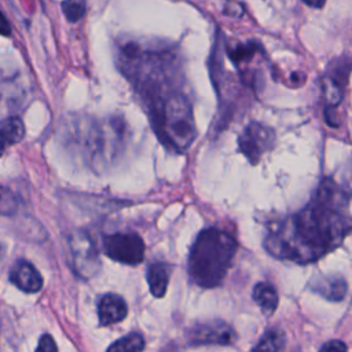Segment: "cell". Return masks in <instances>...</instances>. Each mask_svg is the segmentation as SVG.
<instances>
[{
    "mask_svg": "<svg viewBox=\"0 0 352 352\" xmlns=\"http://www.w3.org/2000/svg\"><path fill=\"white\" fill-rule=\"evenodd\" d=\"M349 232V192L326 177L301 210L270 227L264 248L279 260L308 264L337 249Z\"/></svg>",
    "mask_w": 352,
    "mask_h": 352,
    "instance_id": "obj_1",
    "label": "cell"
},
{
    "mask_svg": "<svg viewBox=\"0 0 352 352\" xmlns=\"http://www.w3.org/2000/svg\"><path fill=\"white\" fill-rule=\"evenodd\" d=\"M117 65L147 106L180 89L177 88L180 67L173 48L128 41L118 48Z\"/></svg>",
    "mask_w": 352,
    "mask_h": 352,
    "instance_id": "obj_2",
    "label": "cell"
},
{
    "mask_svg": "<svg viewBox=\"0 0 352 352\" xmlns=\"http://www.w3.org/2000/svg\"><path fill=\"white\" fill-rule=\"evenodd\" d=\"M238 250L236 239L217 227L204 228L195 238L188 260L190 280L204 289L223 283Z\"/></svg>",
    "mask_w": 352,
    "mask_h": 352,
    "instance_id": "obj_3",
    "label": "cell"
},
{
    "mask_svg": "<svg viewBox=\"0 0 352 352\" xmlns=\"http://www.w3.org/2000/svg\"><path fill=\"white\" fill-rule=\"evenodd\" d=\"M153 128L162 143L176 151L186 153L192 144L197 128L191 102L182 89L173 91L148 106Z\"/></svg>",
    "mask_w": 352,
    "mask_h": 352,
    "instance_id": "obj_4",
    "label": "cell"
},
{
    "mask_svg": "<svg viewBox=\"0 0 352 352\" xmlns=\"http://www.w3.org/2000/svg\"><path fill=\"white\" fill-rule=\"evenodd\" d=\"M72 267L81 279H91L100 271V257L98 248L89 234L84 230L73 231L67 238Z\"/></svg>",
    "mask_w": 352,
    "mask_h": 352,
    "instance_id": "obj_5",
    "label": "cell"
},
{
    "mask_svg": "<svg viewBox=\"0 0 352 352\" xmlns=\"http://www.w3.org/2000/svg\"><path fill=\"white\" fill-rule=\"evenodd\" d=\"M102 249L107 257L126 265H138L144 258V242L136 232H114L104 235Z\"/></svg>",
    "mask_w": 352,
    "mask_h": 352,
    "instance_id": "obj_6",
    "label": "cell"
},
{
    "mask_svg": "<svg viewBox=\"0 0 352 352\" xmlns=\"http://www.w3.org/2000/svg\"><path fill=\"white\" fill-rule=\"evenodd\" d=\"M275 144V131L258 121H252L245 126L238 138L239 151L252 165H256L263 154L270 151Z\"/></svg>",
    "mask_w": 352,
    "mask_h": 352,
    "instance_id": "obj_7",
    "label": "cell"
},
{
    "mask_svg": "<svg viewBox=\"0 0 352 352\" xmlns=\"http://www.w3.org/2000/svg\"><path fill=\"white\" fill-rule=\"evenodd\" d=\"M236 341V331L224 320L213 319L192 324L187 330V342L197 345H232Z\"/></svg>",
    "mask_w": 352,
    "mask_h": 352,
    "instance_id": "obj_8",
    "label": "cell"
},
{
    "mask_svg": "<svg viewBox=\"0 0 352 352\" xmlns=\"http://www.w3.org/2000/svg\"><path fill=\"white\" fill-rule=\"evenodd\" d=\"M349 74V60L348 58L338 59L336 63H333L324 76L323 80V88H324V95L326 100L334 106L338 104L341 98H342V91L346 84Z\"/></svg>",
    "mask_w": 352,
    "mask_h": 352,
    "instance_id": "obj_9",
    "label": "cell"
},
{
    "mask_svg": "<svg viewBox=\"0 0 352 352\" xmlns=\"http://www.w3.org/2000/svg\"><path fill=\"white\" fill-rule=\"evenodd\" d=\"M308 289L320 297L330 301H341L346 296L348 283L341 275H315Z\"/></svg>",
    "mask_w": 352,
    "mask_h": 352,
    "instance_id": "obj_10",
    "label": "cell"
},
{
    "mask_svg": "<svg viewBox=\"0 0 352 352\" xmlns=\"http://www.w3.org/2000/svg\"><path fill=\"white\" fill-rule=\"evenodd\" d=\"M10 280L22 292L37 293L43 287V276L26 260H18L14 263L10 271Z\"/></svg>",
    "mask_w": 352,
    "mask_h": 352,
    "instance_id": "obj_11",
    "label": "cell"
},
{
    "mask_svg": "<svg viewBox=\"0 0 352 352\" xmlns=\"http://www.w3.org/2000/svg\"><path fill=\"white\" fill-rule=\"evenodd\" d=\"M128 315L126 301L114 293H107L98 301V318L100 326H110L124 320Z\"/></svg>",
    "mask_w": 352,
    "mask_h": 352,
    "instance_id": "obj_12",
    "label": "cell"
},
{
    "mask_svg": "<svg viewBox=\"0 0 352 352\" xmlns=\"http://www.w3.org/2000/svg\"><path fill=\"white\" fill-rule=\"evenodd\" d=\"M170 272H172V267L168 263L153 261L148 264L146 271V279L150 287V293L154 297L161 298L165 296Z\"/></svg>",
    "mask_w": 352,
    "mask_h": 352,
    "instance_id": "obj_13",
    "label": "cell"
},
{
    "mask_svg": "<svg viewBox=\"0 0 352 352\" xmlns=\"http://www.w3.org/2000/svg\"><path fill=\"white\" fill-rule=\"evenodd\" d=\"M25 136V125L18 117H8L0 121V157L7 148L19 143Z\"/></svg>",
    "mask_w": 352,
    "mask_h": 352,
    "instance_id": "obj_14",
    "label": "cell"
},
{
    "mask_svg": "<svg viewBox=\"0 0 352 352\" xmlns=\"http://www.w3.org/2000/svg\"><path fill=\"white\" fill-rule=\"evenodd\" d=\"M254 302L260 307L263 314L271 315L278 307V292L275 286L270 282H258L252 292Z\"/></svg>",
    "mask_w": 352,
    "mask_h": 352,
    "instance_id": "obj_15",
    "label": "cell"
},
{
    "mask_svg": "<svg viewBox=\"0 0 352 352\" xmlns=\"http://www.w3.org/2000/svg\"><path fill=\"white\" fill-rule=\"evenodd\" d=\"M286 337L280 329H270L267 330L258 342L253 346V351H280L285 348Z\"/></svg>",
    "mask_w": 352,
    "mask_h": 352,
    "instance_id": "obj_16",
    "label": "cell"
},
{
    "mask_svg": "<svg viewBox=\"0 0 352 352\" xmlns=\"http://www.w3.org/2000/svg\"><path fill=\"white\" fill-rule=\"evenodd\" d=\"M144 338L139 333H129L121 338H118L116 342H113L107 351L109 352H136L142 351L144 348Z\"/></svg>",
    "mask_w": 352,
    "mask_h": 352,
    "instance_id": "obj_17",
    "label": "cell"
},
{
    "mask_svg": "<svg viewBox=\"0 0 352 352\" xmlns=\"http://www.w3.org/2000/svg\"><path fill=\"white\" fill-rule=\"evenodd\" d=\"M62 11L69 22H77L87 12V3L85 0H63Z\"/></svg>",
    "mask_w": 352,
    "mask_h": 352,
    "instance_id": "obj_18",
    "label": "cell"
},
{
    "mask_svg": "<svg viewBox=\"0 0 352 352\" xmlns=\"http://www.w3.org/2000/svg\"><path fill=\"white\" fill-rule=\"evenodd\" d=\"M16 210V198L11 190L0 186V214H12Z\"/></svg>",
    "mask_w": 352,
    "mask_h": 352,
    "instance_id": "obj_19",
    "label": "cell"
},
{
    "mask_svg": "<svg viewBox=\"0 0 352 352\" xmlns=\"http://www.w3.org/2000/svg\"><path fill=\"white\" fill-rule=\"evenodd\" d=\"M36 351H44V352H55L58 351V346L54 341V338L50 336V334H44L41 336L40 341H38V345L36 348Z\"/></svg>",
    "mask_w": 352,
    "mask_h": 352,
    "instance_id": "obj_20",
    "label": "cell"
},
{
    "mask_svg": "<svg viewBox=\"0 0 352 352\" xmlns=\"http://www.w3.org/2000/svg\"><path fill=\"white\" fill-rule=\"evenodd\" d=\"M322 351H337V352H340V351H346L348 349V346L342 342V341H340V340H333V341H327L326 344H323L322 345V348H320Z\"/></svg>",
    "mask_w": 352,
    "mask_h": 352,
    "instance_id": "obj_21",
    "label": "cell"
},
{
    "mask_svg": "<svg viewBox=\"0 0 352 352\" xmlns=\"http://www.w3.org/2000/svg\"><path fill=\"white\" fill-rule=\"evenodd\" d=\"M10 33H11V26H10L8 21H7V18L0 11V34L10 36Z\"/></svg>",
    "mask_w": 352,
    "mask_h": 352,
    "instance_id": "obj_22",
    "label": "cell"
},
{
    "mask_svg": "<svg viewBox=\"0 0 352 352\" xmlns=\"http://www.w3.org/2000/svg\"><path fill=\"white\" fill-rule=\"evenodd\" d=\"M301 1L312 8H322L326 3V0H301Z\"/></svg>",
    "mask_w": 352,
    "mask_h": 352,
    "instance_id": "obj_23",
    "label": "cell"
}]
</instances>
